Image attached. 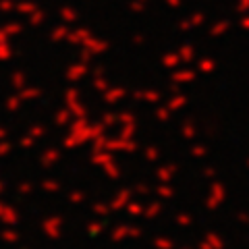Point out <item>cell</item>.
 <instances>
[{
	"label": "cell",
	"instance_id": "cell-4",
	"mask_svg": "<svg viewBox=\"0 0 249 249\" xmlns=\"http://www.w3.org/2000/svg\"><path fill=\"white\" fill-rule=\"evenodd\" d=\"M232 13L235 15H247L249 13V0H235V2H232Z\"/></svg>",
	"mask_w": 249,
	"mask_h": 249
},
{
	"label": "cell",
	"instance_id": "cell-1",
	"mask_svg": "<svg viewBox=\"0 0 249 249\" xmlns=\"http://www.w3.org/2000/svg\"><path fill=\"white\" fill-rule=\"evenodd\" d=\"M206 21H208V15L204 11H193L189 17H183V19H178L175 23V29H177V34H193L196 29H199L201 25H206Z\"/></svg>",
	"mask_w": 249,
	"mask_h": 249
},
{
	"label": "cell",
	"instance_id": "cell-2",
	"mask_svg": "<svg viewBox=\"0 0 249 249\" xmlns=\"http://www.w3.org/2000/svg\"><path fill=\"white\" fill-rule=\"evenodd\" d=\"M231 27H235L232 19H231V17H220V19H216L212 25H210L208 36H210V37H222V36L229 34Z\"/></svg>",
	"mask_w": 249,
	"mask_h": 249
},
{
	"label": "cell",
	"instance_id": "cell-10",
	"mask_svg": "<svg viewBox=\"0 0 249 249\" xmlns=\"http://www.w3.org/2000/svg\"><path fill=\"white\" fill-rule=\"evenodd\" d=\"M212 69H214L212 60H201V71H212Z\"/></svg>",
	"mask_w": 249,
	"mask_h": 249
},
{
	"label": "cell",
	"instance_id": "cell-7",
	"mask_svg": "<svg viewBox=\"0 0 249 249\" xmlns=\"http://www.w3.org/2000/svg\"><path fill=\"white\" fill-rule=\"evenodd\" d=\"M164 4L168 6L170 11H178V9H183L185 6V0H164Z\"/></svg>",
	"mask_w": 249,
	"mask_h": 249
},
{
	"label": "cell",
	"instance_id": "cell-6",
	"mask_svg": "<svg viewBox=\"0 0 249 249\" xmlns=\"http://www.w3.org/2000/svg\"><path fill=\"white\" fill-rule=\"evenodd\" d=\"M237 27H239V31H243V34H249V13L241 15L239 21H237Z\"/></svg>",
	"mask_w": 249,
	"mask_h": 249
},
{
	"label": "cell",
	"instance_id": "cell-5",
	"mask_svg": "<svg viewBox=\"0 0 249 249\" xmlns=\"http://www.w3.org/2000/svg\"><path fill=\"white\" fill-rule=\"evenodd\" d=\"M193 54H196V50H193V46H191V44L181 46V48H178V56H181L183 60H191V58H193Z\"/></svg>",
	"mask_w": 249,
	"mask_h": 249
},
{
	"label": "cell",
	"instance_id": "cell-8",
	"mask_svg": "<svg viewBox=\"0 0 249 249\" xmlns=\"http://www.w3.org/2000/svg\"><path fill=\"white\" fill-rule=\"evenodd\" d=\"M65 36H69V29L62 27V25L52 31V37H54V40H60V37H65Z\"/></svg>",
	"mask_w": 249,
	"mask_h": 249
},
{
	"label": "cell",
	"instance_id": "cell-9",
	"mask_svg": "<svg viewBox=\"0 0 249 249\" xmlns=\"http://www.w3.org/2000/svg\"><path fill=\"white\" fill-rule=\"evenodd\" d=\"M177 58H181V56H178V54H166V56H162V62L168 65V67H173L177 62Z\"/></svg>",
	"mask_w": 249,
	"mask_h": 249
},
{
	"label": "cell",
	"instance_id": "cell-3",
	"mask_svg": "<svg viewBox=\"0 0 249 249\" xmlns=\"http://www.w3.org/2000/svg\"><path fill=\"white\" fill-rule=\"evenodd\" d=\"M58 15H60V19L67 23V25H73V23H77L81 17H79V11L75 9V6H71V4H67V6H62V9L58 11Z\"/></svg>",
	"mask_w": 249,
	"mask_h": 249
},
{
	"label": "cell",
	"instance_id": "cell-11",
	"mask_svg": "<svg viewBox=\"0 0 249 249\" xmlns=\"http://www.w3.org/2000/svg\"><path fill=\"white\" fill-rule=\"evenodd\" d=\"M143 2H147V0H143Z\"/></svg>",
	"mask_w": 249,
	"mask_h": 249
}]
</instances>
